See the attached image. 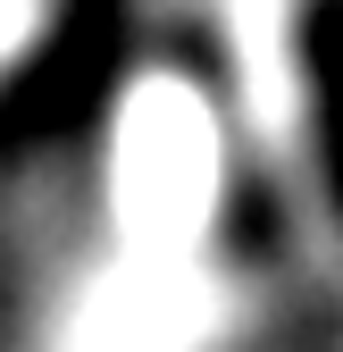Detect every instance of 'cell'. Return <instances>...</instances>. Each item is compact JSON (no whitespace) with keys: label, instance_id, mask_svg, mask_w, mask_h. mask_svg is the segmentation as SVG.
I'll return each mask as SVG.
<instances>
[{"label":"cell","instance_id":"6da1fadb","mask_svg":"<svg viewBox=\"0 0 343 352\" xmlns=\"http://www.w3.org/2000/svg\"><path fill=\"white\" fill-rule=\"evenodd\" d=\"M117 34H126V9L117 0H75L59 17V34L9 76L0 93V151H42L51 135H75L84 118L101 109L109 76H117Z\"/></svg>","mask_w":343,"mask_h":352},{"label":"cell","instance_id":"7a4b0ae2","mask_svg":"<svg viewBox=\"0 0 343 352\" xmlns=\"http://www.w3.org/2000/svg\"><path fill=\"white\" fill-rule=\"evenodd\" d=\"M302 93H310L318 185L343 218V0H302Z\"/></svg>","mask_w":343,"mask_h":352},{"label":"cell","instance_id":"3957f363","mask_svg":"<svg viewBox=\"0 0 343 352\" xmlns=\"http://www.w3.org/2000/svg\"><path fill=\"white\" fill-rule=\"evenodd\" d=\"M226 252L243 260V269H260V260L285 252V210L268 185H251V176H235V201H226Z\"/></svg>","mask_w":343,"mask_h":352}]
</instances>
